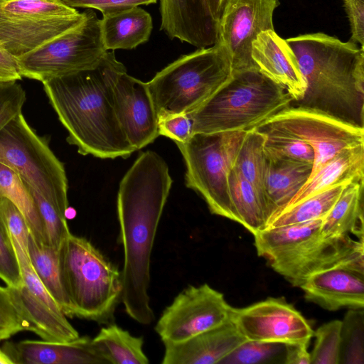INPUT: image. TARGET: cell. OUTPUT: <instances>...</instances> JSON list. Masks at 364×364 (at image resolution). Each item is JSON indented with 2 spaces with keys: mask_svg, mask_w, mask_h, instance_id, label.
Listing matches in <instances>:
<instances>
[{
  "mask_svg": "<svg viewBox=\"0 0 364 364\" xmlns=\"http://www.w3.org/2000/svg\"><path fill=\"white\" fill-rule=\"evenodd\" d=\"M231 320L248 341L309 343L314 330L307 319L284 297H269L232 309Z\"/></svg>",
  "mask_w": 364,
  "mask_h": 364,
  "instance_id": "cell-14",
  "label": "cell"
},
{
  "mask_svg": "<svg viewBox=\"0 0 364 364\" xmlns=\"http://www.w3.org/2000/svg\"><path fill=\"white\" fill-rule=\"evenodd\" d=\"M285 346L278 343L245 341L224 358L222 364L284 363Z\"/></svg>",
  "mask_w": 364,
  "mask_h": 364,
  "instance_id": "cell-36",
  "label": "cell"
},
{
  "mask_svg": "<svg viewBox=\"0 0 364 364\" xmlns=\"http://www.w3.org/2000/svg\"><path fill=\"white\" fill-rule=\"evenodd\" d=\"M228 183L230 199L238 223L252 235L266 228L269 218L256 188L233 169L230 173Z\"/></svg>",
  "mask_w": 364,
  "mask_h": 364,
  "instance_id": "cell-29",
  "label": "cell"
},
{
  "mask_svg": "<svg viewBox=\"0 0 364 364\" xmlns=\"http://www.w3.org/2000/svg\"><path fill=\"white\" fill-rule=\"evenodd\" d=\"M279 5V0H225L217 42L227 50L232 71L257 68L252 43L262 31L274 30L273 15Z\"/></svg>",
  "mask_w": 364,
  "mask_h": 364,
  "instance_id": "cell-16",
  "label": "cell"
},
{
  "mask_svg": "<svg viewBox=\"0 0 364 364\" xmlns=\"http://www.w3.org/2000/svg\"><path fill=\"white\" fill-rule=\"evenodd\" d=\"M2 1V0H0V1Z\"/></svg>",
  "mask_w": 364,
  "mask_h": 364,
  "instance_id": "cell-49",
  "label": "cell"
},
{
  "mask_svg": "<svg viewBox=\"0 0 364 364\" xmlns=\"http://www.w3.org/2000/svg\"><path fill=\"white\" fill-rule=\"evenodd\" d=\"M0 217L13 242L28 254L30 230L20 210L8 198H0Z\"/></svg>",
  "mask_w": 364,
  "mask_h": 364,
  "instance_id": "cell-40",
  "label": "cell"
},
{
  "mask_svg": "<svg viewBox=\"0 0 364 364\" xmlns=\"http://www.w3.org/2000/svg\"><path fill=\"white\" fill-rule=\"evenodd\" d=\"M312 168L311 164L267 157L264 191L269 215L268 223L303 188L311 174Z\"/></svg>",
  "mask_w": 364,
  "mask_h": 364,
  "instance_id": "cell-23",
  "label": "cell"
},
{
  "mask_svg": "<svg viewBox=\"0 0 364 364\" xmlns=\"http://www.w3.org/2000/svg\"><path fill=\"white\" fill-rule=\"evenodd\" d=\"M118 120L135 151L152 143L159 136L158 114L146 82L122 73L114 87Z\"/></svg>",
  "mask_w": 364,
  "mask_h": 364,
  "instance_id": "cell-17",
  "label": "cell"
},
{
  "mask_svg": "<svg viewBox=\"0 0 364 364\" xmlns=\"http://www.w3.org/2000/svg\"><path fill=\"white\" fill-rule=\"evenodd\" d=\"M309 343L284 344L285 364H311V353L308 351Z\"/></svg>",
  "mask_w": 364,
  "mask_h": 364,
  "instance_id": "cell-46",
  "label": "cell"
},
{
  "mask_svg": "<svg viewBox=\"0 0 364 364\" xmlns=\"http://www.w3.org/2000/svg\"><path fill=\"white\" fill-rule=\"evenodd\" d=\"M323 219L267 228L257 232L253 235L257 255L269 262L320 235Z\"/></svg>",
  "mask_w": 364,
  "mask_h": 364,
  "instance_id": "cell-27",
  "label": "cell"
},
{
  "mask_svg": "<svg viewBox=\"0 0 364 364\" xmlns=\"http://www.w3.org/2000/svg\"><path fill=\"white\" fill-rule=\"evenodd\" d=\"M84 13V20L75 28L17 57L22 77L43 82L89 68L102 58L107 50L100 19L90 9Z\"/></svg>",
  "mask_w": 364,
  "mask_h": 364,
  "instance_id": "cell-10",
  "label": "cell"
},
{
  "mask_svg": "<svg viewBox=\"0 0 364 364\" xmlns=\"http://www.w3.org/2000/svg\"><path fill=\"white\" fill-rule=\"evenodd\" d=\"M0 364H13L11 358L1 348H0Z\"/></svg>",
  "mask_w": 364,
  "mask_h": 364,
  "instance_id": "cell-48",
  "label": "cell"
},
{
  "mask_svg": "<svg viewBox=\"0 0 364 364\" xmlns=\"http://www.w3.org/2000/svg\"><path fill=\"white\" fill-rule=\"evenodd\" d=\"M340 363H364L363 309H349L341 321Z\"/></svg>",
  "mask_w": 364,
  "mask_h": 364,
  "instance_id": "cell-35",
  "label": "cell"
},
{
  "mask_svg": "<svg viewBox=\"0 0 364 364\" xmlns=\"http://www.w3.org/2000/svg\"><path fill=\"white\" fill-rule=\"evenodd\" d=\"M208 1L213 17L218 21L225 0H208Z\"/></svg>",
  "mask_w": 364,
  "mask_h": 364,
  "instance_id": "cell-47",
  "label": "cell"
},
{
  "mask_svg": "<svg viewBox=\"0 0 364 364\" xmlns=\"http://www.w3.org/2000/svg\"><path fill=\"white\" fill-rule=\"evenodd\" d=\"M0 198L10 200L25 217L30 234L36 240L46 243L42 222L26 184L17 173L2 163H0Z\"/></svg>",
  "mask_w": 364,
  "mask_h": 364,
  "instance_id": "cell-33",
  "label": "cell"
},
{
  "mask_svg": "<svg viewBox=\"0 0 364 364\" xmlns=\"http://www.w3.org/2000/svg\"><path fill=\"white\" fill-rule=\"evenodd\" d=\"M259 125L292 135L313 148L315 157L310 177L340 151L364 144V128L303 107H289Z\"/></svg>",
  "mask_w": 364,
  "mask_h": 364,
  "instance_id": "cell-11",
  "label": "cell"
},
{
  "mask_svg": "<svg viewBox=\"0 0 364 364\" xmlns=\"http://www.w3.org/2000/svg\"><path fill=\"white\" fill-rule=\"evenodd\" d=\"M64 291L74 317L105 323L121 299V272L89 240L71 232L59 248Z\"/></svg>",
  "mask_w": 364,
  "mask_h": 364,
  "instance_id": "cell-5",
  "label": "cell"
},
{
  "mask_svg": "<svg viewBox=\"0 0 364 364\" xmlns=\"http://www.w3.org/2000/svg\"><path fill=\"white\" fill-rule=\"evenodd\" d=\"M255 128L265 136L264 150L267 158L314 164V151L308 143L274 128L262 125Z\"/></svg>",
  "mask_w": 364,
  "mask_h": 364,
  "instance_id": "cell-34",
  "label": "cell"
},
{
  "mask_svg": "<svg viewBox=\"0 0 364 364\" xmlns=\"http://www.w3.org/2000/svg\"><path fill=\"white\" fill-rule=\"evenodd\" d=\"M232 309L208 284L189 285L163 311L154 329L164 343H181L230 320Z\"/></svg>",
  "mask_w": 364,
  "mask_h": 364,
  "instance_id": "cell-12",
  "label": "cell"
},
{
  "mask_svg": "<svg viewBox=\"0 0 364 364\" xmlns=\"http://www.w3.org/2000/svg\"><path fill=\"white\" fill-rule=\"evenodd\" d=\"M13 243L23 282L20 287H8L28 331L48 341L67 342L77 338L78 332L36 274L28 254L16 242Z\"/></svg>",
  "mask_w": 364,
  "mask_h": 364,
  "instance_id": "cell-15",
  "label": "cell"
},
{
  "mask_svg": "<svg viewBox=\"0 0 364 364\" xmlns=\"http://www.w3.org/2000/svg\"><path fill=\"white\" fill-rule=\"evenodd\" d=\"M293 286L299 287L310 275L337 266L364 271V242L351 236L321 234L268 262Z\"/></svg>",
  "mask_w": 364,
  "mask_h": 364,
  "instance_id": "cell-13",
  "label": "cell"
},
{
  "mask_svg": "<svg viewBox=\"0 0 364 364\" xmlns=\"http://www.w3.org/2000/svg\"><path fill=\"white\" fill-rule=\"evenodd\" d=\"M251 56L258 70L282 85L294 100L302 97L306 85L296 58L287 41L274 30L258 34L252 43Z\"/></svg>",
  "mask_w": 364,
  "mask_h": 364,
  "instance_id": "cell-21",
  "label": "cell"
},
{
  "mask_svg": "<svg viewBox=\"0 0 364 364\" xmlns=\"http://www.w3.org/2000/svg\"><path fill=\"white\" fill-rule=\"evenodd\" d=\"M84 18V12L63 0H2L0 42L17 58L75 28Z\"/></svg>",
  "mask_w": 364,
  "mask_h": 364,
  "instance_id": "cell-9",
  "label": "cell"
},
{
  "mask_svg": "<svg viewBox=\"0 0 364 364\" xmlns=\"http://www.w3.org/2000/svg\"><path fill=\"white\" fill-rule=\"evenodd\" d=\"M161 26L170 39H178L197 48L215 44L218 21L208 0H159Z\"/></svg>",
  "mask_w": 364,
  "mask_h": 364,
  "instance_id": "cell-18",
  "label": "cell"
},
{
  "mask_svg": "<svg viewBox=\"0 0 364 364\" xmlns=\"http://www.w3.org/2000/svg\"><path fill=\"white\" fill-rule=\"evenodd\" d=\"M26 92L17 81L0 82V130L22 112Z\"/></svg>",
  "mask_w": 364,
  "mask_h": 364,
  "instance_id": "cell-41",
  "label": "cell"
},
{
  "mask_svg": "<svg viewBox=\"0 0 364 364\" xmlns=\"http://www.w3.org/2000/svg\"><path fill=\"white\" fill-rule=\"evenodd\" d=\"M21 79L17 58L10 53L0 42V82Z\"/></svg>",
  "mask_w": 364,
  "mask_h": 364,
  "instance_id": "cell-45",
  "label": "cell"
},
{
  "mask_svg": "<svg viewBox=\"0 0 364 364\" xmlns=\"http://www.w3.org/2000/svg\"><path fill=\"white\" fill-rule=\"evenodd\" d=\"M0 163L17 173L62 216L68 208L63 164L46 139L30 127L22 112L0 130Z\"/></svg>",
  "mask_w": 364,
  "mask_h": 364,
  "instance_id": "cell-8",
  "label": "cell"
},
{
  "mask_svg": "<svg viewBox=\"0 0 364 364\" xmlns=\"http://www.w3.org/2000/svg\"><path fill=\"white\" fill-rule=\"evenodd\" d=\"M246 132H196L184 143L176 144L186 167V187L202 196L211 213L237 223L228 179Z\"/></svg>",
  "mask_w": 364,
  "mask_h": 364,
  "instance_id": "cell-7",
  "label": "cell"
},
{
  "mask_svg": "<svg viewBox=\"0 0 364 364\" xmlns=\"http://www.w3.org/2000/svg\"><path fill=\"white\" fill-rule=\"evenodd\" d=\"M350 23V41L364 46V0H343Z\"/></svg>",
  "mask_w": 364,
  "mask_h": 364,
  "instance_id": "cell-44",
  "label": "cell"
},
{
  "mask_svg": "<svg viewBox=\"0 0 364 364\" xmlns=\"http://www.w3.org/2000/svg\"><path fill=\"white\" fill-rule=\"evenodd\" d=\"M232 75L230 56L217 42L181 55L146 84L158 117L188 114L213 96Z\"/></svg>",
  "mask_w": 364,
  "mask_h": 364,
  "instance_id": "cell-6",
  "label": "cell"
},
{
  "mask_svg": "<svg viewBox=\"0 0 364 364\" xmlns=\"http://www.w3.org/2000/svg\"><path fill=\"white\" fill-rule=\"evenodd\" d=\"M158 132L175 144L184 143L191 135V122L186 114H172L159 117Z\"/></svg>",
  "mask_w": 364,
  "mask_h": 364,
  "instance_id": "cell-42",
  "label": "cell"
},
{
  "mask_svg": "<svg viewBox=\"0 0 364 364\" xmlns=\"http://www.w3.org/2000/svg\"><path fill=\"white\" fill-rule=\"evenodd\" d=\"M292 96L257 68L232 71L229 81L186 114L191 132L248 131L290 107Z\"/></svg>",
  "mask_w": 364,
  "mask_h": 364,
  "instance_id": "cell-4",
  "label": "cell"
},
{
  "mask_svg": "<svg viewBox=\"0 0 364 364\" xmlns=\"http://www.w3.org/2000/svg\"><path fill=\"white\" fill-rule=\"evenodd\" d=\"M59 248L38 242L29 235L28 255L33 269L66 316L73 318V310L61 281Z\"/></svg>",
  "mask_w": 364,
  "mask_h": 364,
  "instance_id": "cell-28",
  "label": "cell"
},
{
  "mask_svg": "<svg viewBox=\"0 0 364 364\" xmlns=\"http://www.w3.org/2000/svg\"><path fill=\"white\" fill-rule=\"evenodd\" d=\"M363 181L352 182L323 219L321 233L325 237L350 236L363 241Z\"/></svg>",
  "mask_w": 364,
  "mask_h": 364,
  "instance_id": "cell-26",
  "label": "cell"
},
{
  "mask_svg": "<svg viewBox=\"0 0 364 364\" xmlns=\"http://www.w3.org/2000/svg\"><path fill=\"white\" fill-rule=\"evenodd\" d=\"M341 321L332 320L316 331L311 364H340Z\"/></svg>",
  "mask_w": 364,
  "mask_h": 364,
  "instance_id": "cell-37",
  "label": "cell"
},
{
  "mask_svg": "<svg viewBox=\"0 0 364 364\" xmlns=\"http://www.w3.org/2000/svg\"><path fill=\"white\" fill-rule=\"evenodd\" d=\"M363 179L364 144L346 149L313 174L285 208L332 186Z\"/></svg>",
  "mask_w": 364,
  "mask_h": 364,
  "instance_id": "cell-24",
  "label": "cell"
},
{
  "mask_svg": "<svg viewBox=\"0 0 364 364\" xmlns=\"http://www.w3.org/2000/svg\"><path fill=\"white\" fill-rule=\"evenodd\" d=\"M349 183L332 186L284 209L269 220L266 228L324 218Z\"/></svg>",
  "mask_w": 364,
  "mask_h": 364,
  "instance_id": "cell-32",
  "label": "cell"
},
{
  "mask_svg": "<svg viewBox=\"0 0 364 364\" xmlns=\"http://www.w3.org/2000/svg\"><path fill=\"white\" fill-rule=\"evenodd\" d=\"M153 28L152 18L139 6L102 15L100 29L105 49L132 50L147 42Z\"/></svg>",
  "mask_w": 364,
  "mask_h": 364,
  "instance_id": "cell-25",
  "label": "cell"
},
{
  "mask_svg": "<svg viewBox=\"0 0 364 364\" xmlns=\"http://www.w3.org/2000/svg\"><path fill=\"white\" fill-rule=\"evenodd\" d=\"M72 8L92 9L102 15L119 11L141 5L155 4L158 0H63Z\"/></svg>",
  "mask_w": 364,
  "mask_h": 364,
  "instance_id": "cell-43",
  "label": "cell"
},
{
  "mask_svg": "<svg viewBox=\"0 0 364 364\" xmlns=\"http://www.w3.org/2000/svg\"><path fill=\"white\" fill-rule=\"evenodd\" d=\"M108 363L148 364V357L143 350L141 336H134L117 324L101 328L92 339Z\"/></svg>",
  "mask_w": 364,
  "mask_h": 364,
  "instance_id": "cell-30",
  "label": "cell"
},
{
  "mask_svg": "<svg viewBox=\"0 0 364 364\" xmlns=\"http://www.w3.org/2000/svg\"><path fill=\"white\" fill-rule=\"evenodd\" d=\"M0 279L9 287L18 288L23 284L19 261L12 239L0 217Z\"/></svg>",
  "mask_w": 364,
  "mask_h": 364,
  "instance_id": "cell-38",
  "label": "cell"
},
{
  "mask_svg": "<svg viewBox=\"0 0 364 364\" xmlns=\"http://www.w3.org/2000/svg\"><path fill=\"white\" fill-rule=\"evenodd\" d=\"M264 134L256 128L247 131L232 169L256 188L268 212L264 191V175L267 165V156L264 150Z\"/></svg>",
  "mask_w": 364,
  "mask_h": 364,
  "instance_id": "cell-31",
  "label": "cell"
},
{
  "mask_svg": "<svg viewBox=\"0 0 364 364\" xmlns=\"http://www.w3.org/2000/svg\"><path fill=\"white\" fill-rule=\"evenodd\" d=\"M306 301L328 311L364 308V271L337 266L316 272L300 285Z\"/></svg>",
  "mask_w": 364,
  "mask_h": 364,
  "instance_id": "cell-19",
  "label": "cell"
},
{
  "mask_svg": "<svg viewBox=\"0 0 364 364\" xmlns=\"http://www.w3.org/2000/svg\"><path fill=\"white\" fill-rule=\"evenodd\" d=\"M3 350L13 364H107L88 336L67 342L23 340L6 342Z\"/></svg>",
  "mask_w": 364,
  "mask_h": 364,
  "instance_id": "cell-20",
  "label": "cell"
},
{
  "mask_svg": "<svg viewBox=\"0 0 364 364\" xmlns=\"http://www.w3.org/2000/svg\"><path fill=\"white\" fill-rule=\"evenodd\" d=\"M127 72L113 50L93 66L46 80L48 101L68 132L66 141L81 155L126 159L135 151L117 118L114 87Z\"/></svg>",
  "mask_w": 364,
  "mask_h": 364,
  "instance_id": "cell-2",
  "label": "cell"
},
{
  "mask_svg": "<svg viewBox=\"0 0 364 364\" xmlns=\"http://www.w3.org/2000/svg\"><path fill=\"white\" fill-rule=\"evenodd\" d=\"M173 181L157 153L141 152L122 178L117 201L124 250L121 299L126 313L148 325L154 319L148 294L151 255Z\"/></svg>",
  "mask_w": 364,
  "mask_h": 364,
  "instance_id": "cell-1",
  "label": "cell"
},
{
  "mask_svg": "<svg viewBox=\"0 0 364 364\" xmlns=\"http://www.w3.org/2000/svg\"><path fill=\"white\" fill-rule=\"evenodd\" d=\"M28 331V326L15 305L9 288L0 285V342Z\"/></svg>",
  "mask_w": 364,
  "mask_h": 364,
  "instance_id": "cell-39",
  "label": "cell"
},
{
  "mask_svg": "<svg viewBox=\"0 0 364 364\" xmlns=\"http://www.w3.org/2000/svg\"><path fill=\"white\" fill-rule=\"evenodd\" d=\"M306 87L290 107L321 112L364 128V48L324 33L286 39Z\"/></svg>",
  "mask_w": 364,
  "mask_h": 364,
  "instance_id": "cell-3",
  "label": "cell"
},
{
  "mask_svg": "<svg viewBox=\"0 0 364 364\" xmlns=\"http://www.w3.org/2000/svg\"><path fill=\"white\" fill-rule=\"evenodd\" d=\"M246 338L230 319L185 341L164 343L163 364H214L220 362Z\"/></svg>",
  "mask_w": 364,
  "mask_h": 364,
  "instance_id": "cell-22",
  "label": "cell"
}]
</instances>
